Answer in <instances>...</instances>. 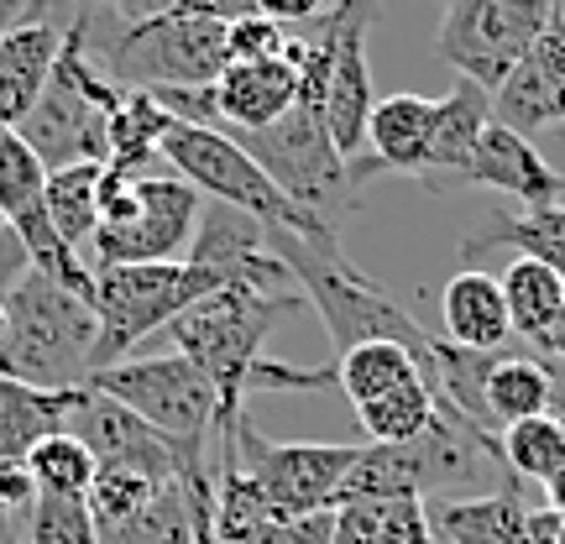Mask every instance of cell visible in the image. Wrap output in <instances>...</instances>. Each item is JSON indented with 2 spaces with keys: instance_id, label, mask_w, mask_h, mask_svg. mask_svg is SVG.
<instances>
[{
  "instance_id": "cell-25",
  "label": "cell",
  "mask_w": 565,
  "mask_h": 544,
  "mask_svg": "<svg viewBox=\"0 0 565 544\" xmlns=\"http://www.w3.org/2000/svg\"><path fill=\"white\" fill-rule=\"evenodd\" d=\"M487 424L503 435L508 424L534 419V414H550V398H555V372H550L545 356H492L487 366Z\"/></svg>"
},
{
  "instance_id": "cell-31",
  "label": "cell",
  "mask_w": 565,
  "mask_h": 544,
  "mask_svg": "<svg viewBox=\"0 0 565 544\" xmlns=\"http://www.w3.org/2000/svg\"><path fill=\"white\" fill-rule=\"evenodd\" d=\"M429 419H435V387L424 377H414V383L393 387V393L356 408V424H362V435L372 445H404L414 435H424Z\"/></svg>"
},
{
  "instance_id": "cell-15",
  "label": "cell",
  "mask_w": 565,
  "mask_h": 544,
  "mask_svg": "<svg viewBox=\"0 0 565 544\" xmlns=\"http://www.w3.org/2000/svg\"><path fill=\"white\" fill-rule=\"evenodd\" d=\"M215 540L221 544H330L335 540V513H303L288 519L257 498L236 466L215 450Z\"/></svg>"
},
{
  "instance_id": "cell-45",
  "label": "cell",
  "mask_w": 565,
  "mask_h": 544,
  "mask_svg": "<svg viewBox=\"0 0 565 544\" xmlns=\"http://www.w3.org/2000/svg\"><path fill=\"white\" fill-rule=\"evenodd\" d=\"M11 540H17V529H11V513L0 508V544H11Z\"/></svg>"
},
{
  "instance_id": "cell-13",
  "label": "cell",
  "mask_w": 565,
  "mask_h": 544,
  "mask_svg": "<svg viewBox=\"0 0 565 544\" xmlns=\"http://www.w3.org/2000/svg\"><path fill=\"white\" fill-rule=\"evenodd\" d=\"M377 0H335L324 11V126L345 162L366 152V121H372V63H366V32H372Z\"/></svg>"
},
{
  "instance_id": "cell-44",
  "label": "cell",
  "mask_w": 565,
  "mask_h": 544,
  "mask_svg": "<svg viewBox=\"0 0 565 544\" xmlns=\"http://www.w3.org/2000/svg\"><path fill=\"white\" fill-rule=\"evenodd\" d=\"M53 6H68L74 17H89L95 6H116V0H53Z\"/></svg>"
},
{
  "instance_id": "cell-9",
  "label": "cell",
  "mask_w": 565,
  "mask_h": 544,
  "mask_svg": "<svg viewBox=\"0 0 565 544\" xmlns=\"http://www.w3.org/2000/svg\"><path fill=\"white\" fill-rule=\"evenodd\" d=\"M231 68L225 21L168 11L158 21H137L105 47V79L126 89H210Z\"/></svg>"
},
{
  "instance_id": "cell-28",
  "label": "cell",
  "mask_w": 565,
  "mask_h": 544,
  "mask_svg": "<svg viewBox=\"0 0 565 544\" xmlns=\"http://www.w3.org/2000/svg\"><path fill=\"white\" fill-rule=\"evenodd\" d=\"M100 173L105 162H74V168L47 173V215H53L58 236L79 257L89 252L95 231H100Z\"/></svg>"
},
{
  "instance_id": "cell-46",
  "label": "cell",
  "mask_w": 565,
  "mask_h": 544,
  "mask_svg": "<svg viewBox=\"0 0 565 544\" xmlns=\"http://www.w3.org/2000/svg\"><path fill=\"white\" fill-rule=\"evenodd\" d=\"M0 335H6V299H0Z\"/></svg>"
},
{
  "instance_id": "cell-29",
  "label": "cell",
  "mask_w": 565,
  "mask_h": 544,
  "mask_svg": "<svg viewBox=\"0 0 565 544\" xmlns=\"http://www.w3.org/2000/svg\"><path fill=\"white\" fill-rule=\"evenodd\" d=\"M498 282H503V299H508L513 341H534V335H540V330H545V324L561 314V303H565V278H561V273H550L545 263H534V257H519V263L508 267Z\"/></svg>"
},
{
  "instance_id": "cell-37",
  "label": "cell",
  "mask_w": 565,
  "mask_h": 544,
  "mask_svg": "<svg viewBox=\"0 0 565 544\" xmlns=\"http://www.w3.org/2000/svg\"><path fill=\"white\" fill-rule=\"evenodd\" d=\"M32 503H38V482H32L26 461H6L0 466V508L21 513V508H32Z\"/></svg>"
},
{
  "instance_id": "cell-38",
  "label": "cell",
  "mask_w": 565,
  "mask_h": 544,
  "mask_svg": "<svg viewBox=\"0 0 565 544\" xmlns=\"http://www.w3.org/2000/svg\"><path fill=\"white\" fill-rule=\"evenodd\" d=\"M53 11H58L53 0H0V38L26 26V21H47Z\"/></svg>"
},
{
  "instance_id": "cell-48",
  "label": "cell",
  "mask_w": 565,
  "mask_h": 544,
  "mask_svg": "<svg viewBox=\"0 0 565 544\" xmlns=\"http://www.w3.org/2000/svg\"><path fill=\"white\" fill-rule=\"evenodd\" d=\"M561 424H565V414H561Z\"/></svg>"
},
{
  "instance_id": "cell-32",
  "label": "cell",
  "mask_w": 565,
  "mask_h": 544,
  "mask_svg": "<svg viewBox=\"0 0 565 544\" xmlns=\"http://www.w3.org/2000/svg\"><path fill=\"white\" fill-rule=\"evenodd\" d=\"M503 466L519 482L545 487L565 466V424L561 414H534L503 429Z\"/></svg>"
},
{
  "instance_id": "cell-2",
  "label": "cell",
  "mask_w": 565,
  "mask_h": 544,
  "mask_svg": "<svg viewBox=\"0 0 565 544\" xmlns=\"http://www.w3.org/2000/svg\"><path fill=\"white\" fill-rule=\"evenodd\" d=\"M267 246L294 273L299 294L320 309L335 356L362 341H398L424 362L435 398H440V366H435V335L424 330L404 303H393L383 282H372L362 267L341 252L335 236H309V231H267Z\"/></svg>"
},
{
  "instance_id": "cell-42",
  "label": "cell",
  "mask_w": 565,
  "mask_h": 544,
  "mask_svg": "<svg viewBox=\"0 0 565 544\" xmlns=\"http://www.w3.org/2000/svg\"><path fill=\"white\" fill-rule=\"evenodd\" d=\"M529 345H534L540 356H561V362H565V303H561V314H555V320H550Z\"/></svg>"
},
{
  "instance_id": "cell-21",
  "label": "cell",
  "mask_w": 565,
  "mask_h": 544,
  "mask_svg": "<svg viewBox=\"0 0 565 544\" xmlns=\"http://www.w3.org/2000/svg\"><path fill=\"white\" fill-rule=\"evenodd\" d=\"M440 314H445V341L466 345V351H503L513 341V320H508L503 282L466 267L440 288Z\"/></svg>"
},
{
  "instance_id": "cell-3",
  "label": "cell",
  "mask_w": 565,
  "mask_h": 544,
  "mask_svg": "<svg viewBox=\"0 0 565 544\" xmlns=\"http://www.w3.org/2000/svg\"><path fill=\"white\" fill-rule=\"evenodd\" d=\"M6 335H0V377L32 383L42 393L89 387L100 320L95 303L63 288L38 267H26L6 294Z\"/></svg>"
},
{
  "instance_id": "cell-40",
  "label": "cell",
  "mask_w": 565,
  "mask_h": 544,
  "mask_svg": "<svg viewBox=\"0 0 565 544\" xmlns=\"http://www.w3.org/2000/svg\"><path fill=\"white\" fill-rule=\"evenodd\" d=\"M263 17H273V21H315V17H324V0H252Z\"/></svg>"
},
{
  "instance_id": "cell-49",
  "label": "cell",
  "mask_w": 565,
  "mask_h": 544,
  "mask_svg": "<svg viewBox=\"0 0 565 544\" xmlns=\"http://www.w3.org/2000/svg\"><path fill=\"white\" fill-rule=\"evenodd\" d=\"M445 6H450V0H445Z\"/></svg>"
},
{
  "instance_id": "cell-34",
  "label": "cell",
  "mask_w": 565,
  "mask_h": 544,
  "mask_svg": "<svg viewBox=\"0 0 565 544\" xmlns=\"http://www.w3.org/2000/svg\"><path fill=\"white\" fill-rule=\"evenodd\" d=\"M100 544H194L183 487L168 482L137 519H126V524H116V529H100Z\"/></svg>"
},
{
  "instance_id": "cell-23",
  "label": "cell",
  "mask_w": 565,
  "mask_h": 544,
  "mask_svg": "<svg viewBox=\"0 0 565 544\" xmlns=\"http://www.w3.org/2000/svg\"><path fill=\"white\" fill-rule=\"evenodd\" d=\"M79 393L84 387H68V393H42V387H32V383L0 377V466L26 461L38 440L68 429Z\"/></svg>"
},
{
  "instance_id": "cell-39",
  "label": "cell",
  "mask_w": 565,
  "mask_h": 544,
  "mask_svg": "<svg viewBox=\"0 0 565 544\" xmlns=\"http://www.w3.org/2000/svg\"><path fill=\"white\" fill-rule=\"evenodd\" d=\"M173 11H189V17H215V21H242V17H252L257 6H252V0H179Z\"/></svg>"
},
{
  "instance_id": "cell-12",
  "label": "cell",
  "mask_w": 565,
  "mask_h": 544,
  "mask_svg": "<svg viewBox=\"0 0 565 544\" xmlns=\"http://www.w3.org/2000/svg\"><path fill=\"white\" fill-rule=\"evenodd\" d=\"M565 0H450L440 21V58L461 79L498 95L534 42L550 32Z\"/></svg>"
},
{
  "instance_id": "cell-8",
  "label": "cell",
  "mask_w": 565,
  "mask_h": 544,
  "mask_svg": "<svg viewBox=\"0 0 565 544\" xmlns=\"http://www.w3.org/2000/svg\"><path fill=\"white\" fill-rule=\"evenodd\" d=\"M162 162H168V173H179L183 183H194L204 200H221V204H231V210H246V215H257L267 231L335 236L320 215H309L303 204L288 200L278 183L257 168V158L242 152V147L225 137V131H215V126L173 116V126L162 131Z\"/></svg>"
},
{
  "instance_id": "cell-4",
  "label": "cell",
  "mask_w": 565,
  "mask_h": 544,
  "mask_svg": "<svg viewBox=\"0 0 565 544\" xmlns=\"http://www.w3.org/2000/svg\"><path fill=\"white\" fill-rule=\"evenodd\" d=\"M303 294H263V288H246V282H225L215 294H204L183 309L179 320L168 324V351H179L200 366L215 398H221V424L246 414V377L252 366L263 362V345L273 335V324L299 314ZM215 424V429H221Z\"/></svg>"
},
{
  "instance_id": "cell-6",
  "label": "cell",
  "mask_w": 565,
  "mask_h": 544,
  "mask_svg": "<svg viewBox=\"0 0 565 544\" xmlns=\"http://www.w3.org/2000/svg\"><path fill=\"white\" fill-rule=\"evenodd\" d=\"M215 435H221L225 461L257 487V498L267 508H278L288 519L335 513L345 477H351V466L362 456V445H335V440H267L246 414L225 419Z\"/></svg>"
},
{
  "instance_id": "cell-30",
  "label": "cell",
  "mask_w": 565,
  "mask_h": 544,
  "mask_svg": "<svg viewBox=\"0 0 565 544\" xmlns=\"http://www.w3.org/2000/svg\"><path fill=\"white\" fill-rule=\"evenodd\" d=\"M26 471H32L38 492H47V498H89L100 461H95V450H89L74 429H58V435H47V440L32 445Z\"/></svg>"
},
{
  "instance_id": "cell-16",
  "label": "cell",
  "mask_w": 565,
  "mask_h": 544,
  "mask_svg": "<svg viewBox=\"0 0 565 544\" xmlns=\"http://www.w3.org/2000/svg\"><path fill=\"white\" fill-rule=\"evenodd\" d=\"M68 429L95 450V461L137 466V471L158 477V482H179V456H173V445L162 440L147 419H137L126 404L105 398V393H95V387H84L79 393Z\"/></svg>"
},
{
  "instance_id": "cell-43",
  "label": "cell",
  "mask_w": 565,
  "mask_h": 544,
  "mask_svg": "<svg viewBox=\"0 0 565 544\" xmlns=\"http://www.w3.org/2000/svg\"><path fill=\"white\" fill-rule=\"evenodd\" d=\"M545 503H550V508H555V513H561V519H565V466H561V471H555V477H550V482H545Z\"/></svg>"
},
{
  "instance_id": "cell-14",
  "label": "cell",
  "mask_w": 565,
  "mask_h": 544,
  "mask_svg": "<svg viewBox=\"0 0 565 544\" xmlns=\"http://www.w3.org/2000/svg\"><path fill=\"white\" fill-rule=\"evenodd\" d=\"M492 121L513 126L529 141H534V131L565 126V6H561V17L550 21L545 38L519 58V68L498 84Z\"/></svg>"
},
{
  "instance_id": "cell-24",
  "label": "cell",
  "mask_w": 565,
  "mask_h": 544,
  "mask_svg": "<svg viewBox=\"0 0 565 544\" xmlns=\"http://www.w3.org/2000/svg\"><path fill=\"white\" fill-rule=\"evenodd\" d=\"M330 544H435L424 498H356L335 508Z\"/></svg>"
},
{
  "instance_id": "cell-47",
  "label": "cell",
  "mask_w": 565,
  "mask_h": 544,
  "mask_svg": "<svg viewBox=\"0 0 565 544\" xmlns=\"http://www.w3.org/2000/svg\"><path fill=\"white\" fill-rule=\"evenodd\" d=\"M561 544H565V524H561Z\"/></svg>"
},
{
  "instance_id": "cell-35",
  "label": "cell",
  "mask_w": 565,
  "mask_h": 544,
  "mask_svg": "<svg viewBox=\"0 0 565 544\" xmlns=\"http://www.w3.org/2000/svg\"><path fill=\"white\" fill-rule=\"evenodd\" d=\"M26 544H100V529L84 498L38 492V503L26 508Z\"/></svg>"
},
{
  "instance_id": "cell-33",
  "label": "cell",
  "mask_w": 565,
  "mask_h": 544,
  "mask_svg": "<svg viewBox=\"0 0 565 544\" xmlns=\"http://www.w3.org/2000/svg\"><path fill=\"white\" fill-rule=\"evenodd\" d=\"M168 482H158V477H147V471H137V466H110L100 461V471H95V487H89V513H95V529H116L126 524V519H137L141 508L158 498Z\"/></svg>"
},
{
  "instance_id": "cell-18",
  "label": "cell",
  "mask_w": 565,
  "mask_h": 544,
  "mask_svg": "<svg viewBox=\"0 0 565 544\" xmlns=\"http://www.w3.org/2000/svg\"><path fill=\"white\" fill-rule=\"evenodd\" d=\"M529 482H503L482 498H435L429 529L435 544H529V508L540 498L524 492Z\"/></svg>"
},
{
  "instance_id": "cell-5",
  "label": "cell",
  "mask_w": 565,
  "mask_h": 544,
  "mask_svg": "<svg viewBox=\"0 0 565 544\" xmlns=\"http://www.w3.org/2000/svg\"><path fill=\"white\" fill-rule=\"evenodd\" d=\"M204 194L179 173H126L105 162L100 173V231L84 252L89 273L131 263H183L200 231Z\"/></svg>"
},
{
  "instance_id": "cell-11",
  "label": "cell",
  "mask_w": 565,
  "mask_h": 544,
  "mask_svg": "<svg viewBox=\"0 0 565 544\" xmlns=\"http://www.w3.org/2000/svg\"><path fill=\"white\" fill-rule=\"evenodd\" d=\"M95 63H89V17H74L63 58L53 79L42 89V100L26 110L17 126L21 141L42 158L47 173L74 168V162H110V141H105V110L95 105Z\"/></svg>"
},
{
  "instance_id": "cell-22",
  "label": "cell",
  "mask_w": 565,
  "mask_h": 544,
  "mask_svg": "<svg viewBox=\"0 0 565 544\" xmlns=\"http://www.w3.org/2000/svg\"><path fill=\"white\" fill-rule=\"evenodd\" d=\"M429 126H435V100H429V95H387V100L372 105L366 152L377 162V173L419 179L424 147H429Z\"/></svg>"
},
{
  "instance_id": "cell-10",
  "label": "cell",
  "mask_w": 565,
  "mask_h": 544,
  "mask_svg": "<svg viewBox=\"0 0 565 544\" xmlns=\"http://www.w3.org/2000/svg\"><path fill=\"white\" fill-rule=\"evenodd\" d=\"M95 393L126 404L137 419H147L173 450H194L204 435L221 424V398L200 366L179 356V351H158V356H126V362L105 366L89 377Z\"/></svg>"
},
{
  "instance_id": "cell-1",
  "label": "cell",
  "mask_w": 565,
  "mask_h": 544,
  "mask_svg": "<svg viewBox=\"0 0 565 544\" xmlns=\"http://www.w3.org/2000/svg\"><path fill=\"white\" fill-rule=\"evenodd\" d=\"M282 53L299 63V100L263 131H225V137L242 152H252L257 168L288 200L335 231L351 200L362 194V183L351 179V162L335 152L330 126H324V47L320 38H288Z\"/></svg>"
},
{
  "instance_id": "cell-26",
  "label": "cell",
  "mask_w": 565,
  "mask_h": 544,
  "mask_svg": "<svg viewBox=\"0 0 565 544\" xmlns=\"http://www.w3.org/2000/svg\"><path fill=\"white\" fill-rule=\"evenodd\" d=\"M487 246H513L519 257L545 263L550 273L565 278V204H529V210H508L492 215L482 236H466V257H477Z\"/></svg>"
},
{
  "instance_id": "cell-36",
  "label": "cell",
  "mask_w": 565,
  "mask_h": 544,
  "mask_svg": "<svg viewBox=\"0 0 565 544\" xmlns=\"http://www.w3.org/2000/svg\"><path fill=\"white\" fill-rule=\"evenodd\" d=\"M225 47H231V63H263V58H282L288 47V32L282 21L252 11L242 21H225Z\"/></svg>"
},
{
  "instance_id": "cell-19",
  "label": "cell",
  "mask_w": 565,
  "mask_h": 544,
  "mask_svg": "<svg viewBox=\"0 0 565 544\" xmlns=\"http://www.w3.org/2000/svg\"><path fill=\"white\" fill-rule=\"evenodd\" d=\"M466 183L503 189V194H513V200H524V204H561V194H565V173H555V168L534 152V141L519 137V131L503 121H492L482 131V147H477V158H471Z\"/></svg>"
},
{
  "instance_id": "cell-20",
  "label": "cell",
  "mask_w": 565,
  "mask_h": 544,
  "mask_svg": "<svg viewBox=\"0 0 565 544\" xmlns=\"http://www.w3.org/2000/svg\"><path fill=\"white\" fill-rule=\"evenodd\" d=\"M63 42H68V26H53V21H26L0 38V126L26 121V110L42 100L58 68Z\"/></svg>"
},
{
  "instance_id": "cell-27",
  "label": "cell",
  "mask_w": 565,
  "mask_h": 544,
  "mask_svg": "<svg viewBox=\"0 0 565 544\" xmlns=\"http://www.w3.org/2000/svg\"><path fill=\"white\" fill-rule=\"evenodd\" d=\"M414 377H424V383H429L424 362L408 351V345H398V341H362V345H351V351H341V356H335V383H341V393L351 398V408L372 404V398H383V393L414 383ZM429 387H435V383H429Z\"/></svg>"
},
{
  "instance_id": "cell-7",
  "label": "cell",
  "mask_w": 565,
  "mask_h": 544,
  "mask_svg": "<svg viewBox=\"0 0 565 544\" xmlns=\"http://www.w3.org/2000/svg\"><path fill=\"white\" fill-rule=\"evenodd\" d=\"M225 273L200 263H131V267H100L95 273V320H100V341H95V372L126 362L147 335H162L183 309L204 294L225 288Z\"/></svg>"
},
{
  "instance_id": "cell-41",
  "label": "cell",
  "mask_w": 565,
  "mask_h": 544,
  "mask_svg": "<svg viewBox=\"0 0 565 544\" xmlns=\"http://www.w3.org/2000/svg\"><path fill=\"white\" fill-rule=\"evenodd\" d=\"M179 0H116L110 11L126 21V26H137V21H158V17H168Z\"/></svg>"
},
{
  "instance_id": "cell-17",
  "label": "cell",
  "mask_w": 565,
  "mask_h": 544,
  "mask_svg": "<svg viewBox=\"0 0 565 544\" xmlns=\"http://www.w3.org/2000/svg\"><path fill=\"white\" fill-rule=\"evenodd\" d=\"M487 126H492V95L482 84L461 79L445 100H435V126H429V147H424L419 168L424 189H435V194L466 189V173H471V158L482 147Z\"/></svg>"
}]
</instances>
